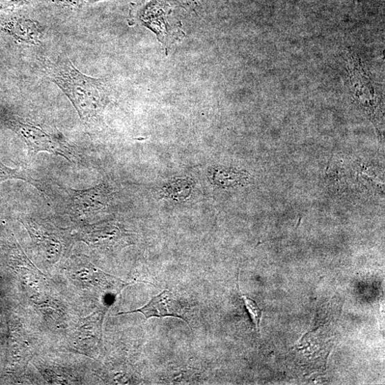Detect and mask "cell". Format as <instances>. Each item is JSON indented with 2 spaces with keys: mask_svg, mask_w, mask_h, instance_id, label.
Instances as JSON below:
<instances>
[{
  "mask_svg": "<svg viewBox=\"0 0 385 385\" xmlns=\"http://www.w3.org/2000/svg\"><path fill=\"white\" fill-rule=\"evenodd\" d=\"M45 73L68 97L80 117L96 118L108 103L111 85L106 79H95L80 72L66 55L56 61H43Z\"/></svg>",
  "mask_w": 385,
  "mask_h": 385,
  "instance_id": "obj_1",
  "label": "cell"
},
{
  "mask_svg": "<svg viewBox=\"0 0 385 385\" xmlns=\"http://www.w3.org/2000/svg\"><path fill=\"white\" fill-rule=\"evenodd\" d=\"M177 0H147L137 11L140 22L154 33L163 46L181 38L178 22L172 17Z\"/></svg>",
  "mask_w": 385,
  "mask_h": 385,
  "instance_id": "obj_2",
  "label": "cell"
},
{
  "mask_svg": "<svg viewBox=\"0 0 385 385\" xmlns=\"http://www.w3.org/2000/svg\"><path fill=\"white\" fill-rule=\"evenodd\" d=\"M134 313H142L146 319L150 318L174 317L178 318L188 324L186 320V309L181 300L173 293L164 290L155 296L145 306L132 311L122 312L117 316L131 314Z\"/></svg>",
  "mask_w": 385,
  "mask_h": 385,
  "instance_id": "obj_3",
  "label": "cell"
},
{
  "mask_svg": "<svg viewBox=\"0 0 385 385\" xmlns=\"http://www.w3.org/2000/svg\"><path fill=\"white\" fill-rule=\"evenodd\" d=\"M9 126L23 138L32 150L58 154L65 157L62 146L41 129L17 119L9 121Z\"/></svg>",
  "mask_w": 385,
  "mask_h": 385,
  "instance_id": "obj_4",
  "label": "cell"
},
{
  "mask_svg": "<svg viewBox=\"0 0 385 385\" xmlns=\"http://www.w3.org/2000/svg\"><path fill=\"white\" fill-rule=\"evenodd\" d=\"M244 174L227 170H215L213 179L216 184L221 186H236L245 180Z\"/></svg>",
  "mask_w": 385,
  "mask_h": 385,
  "instance_id": "obj_5",
  "label": "cell"
},
{
  "mask_svg": "<svg viewBox=\"0 0 385 385\" xmlns=\"http://www.w3.org/2000/svg\"><path fill=\"white\" fill-rule=\"evenodd\" d=\"M245 306L247 311H249L252 319L256 325L258 331H259L260 322L262 317V311L257 304V302L253 299L246 296L242 295Z\"/></svg>",
  "mask_w": 385,
  "mask_h": 385,
  "instance_id": "obj_6",
  "label": "cell"
},
{
  "mask_svg": "<svg viewBox=\"0 0 385 385\" xmlns=\"http://www.w3.org/2000/svg\"><path fill=\"white\" fill-rule=\"evenodd\" d=\"M99 1L101 0H58L60 4L69 7L84 6Z\"/></svg>",
  "mask_w": 385,
  "mask_h": 385,
  "instance_id": "obj_7",
  "label": "cell"
},
{
  "mask_svg": "<svg viewBox=\"0 0 385 385\" xmlns=\"http://www.w3.org/2000/svg\"><path fill=\"white\" fill-rule=\"evenodd\" d=\"M179 5L186 10H194L200 6L201 0H177Z\"/></svg>",
  "mask_w": 385,
  "mask_h": 385,
  "instance_id": "obj_8",
  "label": "cell"
},
{
  "mask_svg": "<svg viewBox=\"0 0 385 385\" xmlns=\"http://www.w3.org/2000/svg\"><path fill=\"white\" fill-rule=\"evenodd\" d=\"M13 171L5 167L2 163H0V182L2 181L13 177Z\"/></svg>",
  "mask_w": 385,
  "mask_h": 385,
  "instance_id": "obj_9",
  "label": "cell"
},
{
  "mask_svg": "<svg viewBox=\"0 0 385 385\" xmlns=\"http://www.w3.org/2000/svg\"><path fill=\"white\" fill-rule=\"evenodd\" d=\"M22 1V0H0V10L19 4Z\"/></svg>",
  "mask_w": 385,
  "mask_h": 385,
  "instance_id": "obj_10",
  "label": "cell"
}]
</instances>
